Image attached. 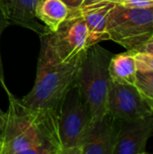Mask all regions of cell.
Instances as JSON below:
<instances>
[{
	"label": "cell",
	"mask_w": 153,
	"mask_h": 154,
	"mask_svg": "<svg viewBox=\"0 0 153 154\" xmlns=\"http://www.w3.org/2000/svg\"><path fill=\"white\" fill-rule=\"evenodd\" d=\"M5 91L9 104L0 154H63L60 113L30 107L8 88Z\"/></svg>",
	"instance_id": "obj_1"
},
{
	"label": "cell",
	"mask_w": 153,
	"mask_h": 154,
	"mask_svg": "<svg viewBox=\"0 0 153 154\" xmlns=\"http://www.w3.org/2000/svg\"><path fill=\"white\" fill-rule=\"evenodd\" d=\"M81 59L72 63L58 65L38 60L34 85L21 98L22 102L32 108L60 113L67 94L76 85Z\"/></svg>",
	"instance_id": "obj_2"
},
{
	"label": "cell",
	"mask_w": 153,
	"mask_h": 154,
	"mask_svg": "<svg viewBox=\"0 0 153 154\" xmlns=\"http://www.w3.org/2000/svg\"><path fill=\"white\" fill-rule=\"evenodd\" d=\"M87 37V27L80 9H70L68 17L56 31H48L40 36L38 60L53 65L78 61L89 48Z\"/></svg>",
	"instance_id": "obj_3"
},
{
	"label": "cell",
	"mask_w": 153,
	"mask_h": 154,
	"mask_svg": "<svg viewBox=\"0 0 153 154\" xmlns=\"http://www.w3.org/2000/svg\"><path fill=\"white\" fill-rule=\"evenodd\" d=\"M113 55L96 43L86 51L79 63L76 86L89 106L92 121L107 113L106 103L111 83L109 64Z\"/></svg>",
	"instance_id": "obj_4"
},
{
	"label": "cell",
	"mask_w": 153,
	"mask_h": 154,
	"mask_svg": "<svg viewBox=\"0 0 153 154\" xmlns=\"http://www.w3.org/2000/svg\"><path fill=\"white\" fill-rule=\"evenodd\" d=\"M106 31L109 40L134 52L153 35V7L115 5L107 16Z\"/></svg>",
	"instance_id": "obj_5"
},
{
	"label": "cell",
	"mask_w": 153,
	"mask_h": 154,
	"mask_svg": "<svg viewBox=\"0 0 153 154\" xmlns=\"http://www.w3.org/2000/svg\"><path fill=\"white\" fill-rule=\"evenodd\" d=\"M92 123L89 106L75 85L67 94L60 113V136L63 154H80V148Z\"/></svg>",
	"instance_id": "obj_6"
},
{
	"label": "cell",
	"mask_w": 153,
	"mask_h": 154,
	"mask_svg": "<svg viewBox=\"0 0 153 154\" xmlns=\"http://www.w3.org/2000/svg\"><path fill=\"white\" fill-rule=\"evenodd\" d=\"M107 113L120 121H133L153 115L151 100L133 84L111 79L106 103Z\"/></svg>",
	"instance_id": "obj_7"
},
{
	"label": "cell",
	"mask_w": 153,
	"mask_h": 154,
	"mask_svg": "<svg viewBox=\"0 0 153 154\" xmlns=\"http://www.w3.org/2000/svg\"><path fill=\"white\" fill-rule=\"evenodd\" d=\"M120 120L106 113L92 121L80 148V154H113L115 148Z\"/></svg>",
	"instance_id": "obj_8"
},
{
	"label": "cell",
	"mask_w": 153,
	"mask_h": 154,
	"mask_svg": "<svg viewBox=\"0 0 153 154\" xmlns=\"http://www.w3.org/2000/svg\"><path fill=\"white\" fill-rule=\"evenodd\" d=\"M153 135V115L133 121H120L117 141L113 154H145Z\"/></svg>",
	"instance_id": "obj_9"
},
{
	"label": "cell",
	"mask_w": 153,
	"mask_h": 154,
	"mask_svg": "<svg viewBox=\"0 0 153 154\" xmlns=\"http://www.w3.org/2000/svg\"><path fill=\"white\" fill-rule=\"evenodd\" d=\"M39 0H0V13L10 24L30 29L41 36L49 30L35 14Z\"/></svg>",
	"instance_id": "obj_10"
},
{
	"label": "cell",
	"mask_w": 153,
	"mask_h": 154,
	"mask_svg": "<svg viewBox=\"0 0 153 154\" xmlns=\"http://www.w3.org/2000/svg\"><path fill=\"white\" fill-rule=\"evenodd\" d=\"M115 5V4L111 1H104L79 8L88 31V47L109 40L106 31V21L110 11Z\"/></svg>",
	"instance_id": "obj_11"
},
{
	"label": "cell",
	"mask_w": 153,
	"mask_h": 154,
	"mask_svg": "<svg viewBox=\"0 0 153 154\" xmlns=\"http://www.w3.org/2000/svg\"><path fill=\"white\" fill-rule=\"evenodd\" d=\"M70 9L62 0H39L35 9L38 20L49 31H56L68 17Z\"/></svg>",
	"instance_id": "obj_12"
},
{
	"label": "cell",
	"mask_w": 153,
	"mask_h": 154,
	"mask_svg": "<svg viewBox=\"0 0 153 154\" xmlns=\"http://www.w3.org/2000/svg\"><path fill=\"white\" fill-rule=\"evenodd\" d=\"M137 70L136 60L132 51H127L113 55L109 64V74L112 80L134 85Z\"/></svg>",
	"instance_id": "obj_13"
},
{
	"label": "cell",
	"mask_w": 153,
	"mask_h": 154,
	"mask_svg": "<svg viewBox=\"0 0 153 154\" xmlns=\"http://www.w3.org/2000/svg\"><path fill=\"white\" fill-rule=\"evenodd\" d=\"M134 86L147 99L153 101V70H137Z\"/></svg>",
	"instance_id": "obj_14"
},
{
	"label": "cell",
	"mask_w": 153,
	"mask_h": 154,
	"mask_svg": "<svg viewBox=\"0 0 153 154\" xmlns=\"http://www.w3.org/2000/svg\"><path fill=\"white\" fill-rule=\"evenodd\" d=\"M136 60L137 69L141 71L153 70V54L146 52H133Z\"/></svg>",
	"instance_id": "obj_15"
},
{
	"label": "cell",
	"mask_w": 153,
	"mask_h": 154,
	"mask_svg": "<svg viewBox=\"0 0 153 154\" xmlns=\"http://www.w3.org/2000/svg\"><path fill=\"white\" fill-rule=\"evenodd\" d=\"M9 26V23H7V21L4 18V16L1 14L0 13V37L4 32V30ZM0 86L3 87L4 90H5L7 88L5 81V73H4V68H3V62H2V57H1V51H0Z\"/></svg>",
	"instance_id": "obj_16"
},
{
	"label": "cell",
	"mask_w": 153,
	"mask_h": 154,
	"mask_svg": "<svg viewBox=\"0 0 153 154\" xmlns=\"http://www.w3.org/2000/svg\"><path fill=\"white\" fill-rule=\"evenodd\" d=\"M122 5L126 7L151 8L153 7V0H127Z\"/></svg>",
	"instance_id": "obj_17"
},
{
	"label": "cell",
	"mask_w": 153,
	"mask_h": 154,
	"mask_svg": "<svg viewBox=\"0 0 153 154\" xmlns=\"http://www.w3.org/2000/svg\"><path fill=\"white\" fill-rule=\"evenodd\" d=\"M134 52H146V53H151V54H153V35L142 46H141Z\"/></svg>",
	"instance_id": "obj_18"
},
{
	"label": "cell",
	"mask_w": 153,
	"mask_h": 154,
	"mask_svg": "<svg viewBox=\"0 0 153 154\" xmlns=\"http://www.w3.org/2000/svg\"><path fill=\"white\" fill-rule=\"evenodd\" d=\"M69 9H78L80 8L84 0H62Z\"/></svg>",
	"instance_id": "obj_19"
},
{
	"label": "cell",
	"mask_w": 153,
	"mask_h": 154,
	"mask_svg": "<svg viewBox=\"0 0 153 154\" xmlns=\"http://www.w3.org/2000/svg\"><path fill=\"white\" fill-rule=\"evenodd\" d=\"M5 113L2 111V109L0 108V136L2 134L3 132V128H4V125H5Z\"/></svg>",
	"instance_id": "obj_20"
},
{
	"label": "cell",
	"mask_w": 153,
	"mask_h": 154,
	"mask_svg": "<svg viewBox=\"0 0 153 154\" xmlns=\"http://www.w3.org/2000/svg\"><path fill=\"white\" fill-rule=\"evenodd\" d=\"M104 1H109V0H84L81 7L90 5H94V4H96V3H100V2H104Z\"/></svg>",
	"instance_id": "obj_21"
},
{
	"label": "cell",
	"mask_w": 153,
	"mask_h": 154,
	"mask_svg": "<svg viewBox=\"0 0 153 154\" xmlns=\"http://www.w3.org/2000/svg\"><path fill=\"white\" fill-rule=\"evenodd\" d=\"M109 1H111V2H113V3H115V5H122V4L125 3L127 0H109Z\"/></svg>",
	"instance_id": "obj_22"
},
{
	"label": "cell",
	"mask_w": 153,
	"mask_h": 154,
	"mask_svg": "<svg viewBox=\"0 0 153 154\" xmlns=\"http://www.w3.org/2000/svg\"><path fill=\"white\" fill-rule=\"evenodd\" d=\"M1 146H2V139H1V136H0V152H1Z\"/></svg>",
	"instance_id": "obj_23"
},
{
	"label": "cell",
	"mask_w": 153,
	"mask_h": 154,
	"mask_svg": "<svg viewBox=\"0 0 153 154\" xmlns=\"http://www.w3.org/2000/svg\"><path fill=\"white\" fill-rule=\"evenodd\" d=\"M151 106H152V108H153V101H151Z\"/></svg>",
	"instance_id": "obj_24"
}]
</instances>
